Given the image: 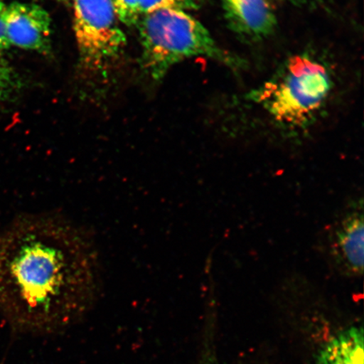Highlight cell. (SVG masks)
Instances as JSON below:
<instances>
[{
	"instance_id": "cell-3",
	"label": "cell",
	"mask_w": 364,
	"mask_h": 364,
	"mask_svg": "<svg viewBox=\"0 0 364 364\" xmlns=\"http://www.w3.org/2000/svg\"><path fill=\"white\" fill-rule=\"evenodd\" d=\"M331 85L328 72L321 63L294 56L254 97L279 124L302 127L322 106Z\"/></svg>"
},
{
	"instance_id": "cell-10",
	"label": "cell",
	"mask_w": 364,
	"mask_h": 364,
	"mask_svg": "<svg viewBox=\"0 0 364 364\" xmlns=\"http://www.w3.org/2000/svg\"><path fill=\"white\" fill-rule=\"evenodd\" d=\"M118 20L126 26L138 24L141 13V0H112Z\"/></svg>"
},
{
	"instance_id": "cell-16",
	"label": "cell",
	"mask_w": 364,
	"mask_h": 364,
	"mask_svg": "<svg viewBox=\"0 0 364 364\" xmlns=\"http://www.w3.org/2000/svg\"><path fill=\"white\" fill-rule=\"evenodd\" d=\"M58 1H67V0H58Z\"/></svg>"
},
{
	"instance_id": "cell-2",
	"label": "cell",
	"mask_w": 364,
	"mask_h": 364,
	"mask_svg": "<svg viewBox=\"0 0 364 364\" xmlns=\"http://www.w3.org/2000/svg\"><path fill=\"white\" fill-rule=\"evenodd\" d=\"M142 67L154 80H161L170 68L186 59L205 56L237 67V58L218 47L208 31L188 12L159 10L141 16Z\"/></svg>"
},
{
	"instance_id": "cell-8",
	"label": "cell",
	"mask_w": 364,
	"mask_h": 364,
	"mask_svg": "<svg viewBox=\"0 0 364 364\" xmlns=\"http://www.w3.org/2000/svg\"><path fill=\"white\" fill-rule=\"evenodd\" d=\"M363 330L351 326L326 341L318 354L316 364H363Z\"/></svg>"
},
{
	"instance_id": "cell-12",
	"label": "cell",
	"mask_w": 364,
	"mask_h": 364,
	"mask_svg": "<svg viewBox=\"0 0 364 364\" xmlns=\"http://www.w3.org/2000/svg\"><path fill=\"white\" fill-rule=\"evenodd\" d=\"M3 14L2 15H0V54H1L4 51V50H6L11 47V45L10 43H9V41L7 38L6 26H4Z\"/></svg>"
},
{
	"instance_id": "cell-9",
	"label": "cell",
	"mask_w": 364,
	"mask_h": 364,
	"mask_svg": "<svg viewBox=\"0 0 364 364\" xmlns=\"http://www.w3.org/2000/svg\"><path fill=\"white\" fill-rule=\"evenodd\" d=\"M204 0H141L142 16L159 10H177L188 12L198 10Z\"/></svg>"
},
{
	"instance_id": "cell-11",
	"label": "cell",
	"mask_w": 364,
	"mask_h": 364,
	"mask_svg": "<svg viewBox=\"0 0 364 364\" xmlns=\"http://www.w3.org/2000/svg\"><path fill=\"white\" fill-rule=\"evenodd\" d=\"M16 81L12 68L0 54V103L12 93L15 89Z\"/></svg>"
},
{
	"instance_id": "cell-13",
	"label": "cell",
	"mask_w": 364,
	"mask_h": 364,
	"mask_svg": "<svg viewBox=\"0 0 364 364\" xmlns=\"http://www.w3.org/2000/svg\"><path fill=\"white\" fill-rule=\"evenodd\" d=\"M6 7V6L4 4L3 0H0V15H2Z\"/></svg>"
},
{
	"instance_id": "cell-5",
	"label": "cell",
	"mask_w": 364,
	"mask_h": 364,
	"mask_svg": "<svg viewBox=\"0 0 364 364\" xmlns=\"http://www.w3.org/2000/svg\"><path fill=\"white\" fill-rule=\"evenodd\" d=\"M318 250L330 269L346 279L363 273L364 202L352 196L340 208L318 239Z\"/></svg>"
},
{
	"instance_id": "cell-4",
	"label": "cell",
	"mask_w": 364,
	"mask_h": 364,
	"mask_svg": "<svg viewBox=\"0 0 364 364\" xmlns=\"http://www.w3.org/2000/svg\"><path fill=\"white\" fill-rule=\"evenodd\" d=\"M74 31L82 65L102 71L127 43L112 0H73Z\"/></svg>"
},
{
	"instance_id": "cell-1",
	"label": "cell",
	"mask_w": 364,
	"mask_h": 364,
	"mask_svg": "<svg viewBox=\"0 0 364 364\" xmlns=\"http://www.w3.org/2000/svg\"><path fill=\"white\" fill-rule=\"evenodd\" d=\"M98 291L97 252L74 223L28 215L0 232V304L21 324L65 329L92 308Z\"/></svg>"
},
{
	"instance_id": "cell-15",
	"label": "cell",
	"mask_w": 364,
	"mask_h": 364,
	"mask_svg": "<svg viewBox=\"0 0 364 364\" xmlns=\"http://www.w3.org/2000/svg\"><path fill=\"white\" fill-rule=\"evenodd\" d=\"M289 1L299 2V1H304V0H289Z\"/></svg>"
},
{
	"instance_id": "cell-6",
	"label": "cell",
	"mask_w": 364,
	"mask_h": 364,
	"mask_svg": "<svg viewBox=\"0 0 364 364\" xmlns=\"http://www.w3.org/2000/svg\"><path fill=\"white\" fill-rule=\"evenodd\" d=\"M3 18L11 46L43 54L51 53L52 20L42 6L12 3L4 9Z\"/></svg>"
},
{
	"instance_id": "cell-7",
	"label": "cell",
	"mask_w": 364,
	"mask_h": 364,
	"mask_svg": "<svg viewBox=\"0 0 364 364\" xmlns=\"http://www.w3.org/2000/svg\"><path fill=\"white\" fill-rule=\"evenodd\" d=\"M230 28L245 39L257 41L274 31L277 20L267 0H221Z\"/></svg>"
},
{
	"instance_id": "cell-14",
	"label": "cell",
	"mask_w": 364,
	"mask_h": 364,
	"mask_svg": "<svg viewBox=\"0 0 364 364\" xmlns=\"http://www.w3.org/2000/svg\"><path fill=\"white\" fill-rule=\"evenodd\" d=\"M201 364H220L218 363L215 360H212V359H206V360H204Z\"/></svg>"
}]
</instances>
